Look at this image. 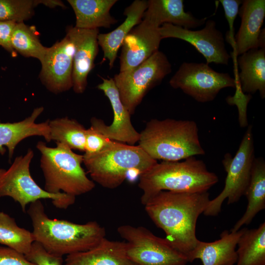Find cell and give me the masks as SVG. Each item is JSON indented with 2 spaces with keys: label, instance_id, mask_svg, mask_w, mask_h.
<instances>
[{
  "label": "cell",
  "instance_id": "d6986e66",
  "mask_svg": "<svg viewBox=\"0 0 265 265\" xmlns=\"http://www.w3.org/2000/svg\"><path fill=\"white\" fill-rule=\"evenodd\" d=\"M126 241L104 238L95 247L67 255L64 265H137L128 257Z\"/></svg>",
  "mask_w": 265,
  "mask_h": 265
},
{
  "label": "cell",
  "instance_id": "d6a6232c",
  "mask_svg": "<svg viewBox=\"0 0 265 265\" xmlns=\"http://www.w3.org/2000/svg\"><path fill=\"white\" fill-rule=\"evenodd\" d=\"M223 8L225 16L228 22L229 30L226 34L227 42L229 43L233 48L235 43L234 32V23L238 14L239 6L242 1L239 0H220Z\"/></svg>",
  "mask_w": 265,
  "mask_h": 265
},
{
  "label": "cell",
  "instance_id": "3957f363",
  "mask_svg": "<svg viewBox=\"0 0 265 265\" xmlns=\"http://www.w3.org/2000/svg\"><path fill=\"white\" fill-rule=\"evenodd\" d=\"M138 142L156 160L178 161L205 154L197 125L190 120L152 119L140 133Z\"/></svg>",
  "mask_w": 265,
  "mask_h": 265
},
{
  "label": "cell",
  "instance_id": "1f68e13d",
  "mask_svg": "<svg viewBox=\"0 0 265 265\" xmlns=\"http://www.w3.org/2000/svg\"><path fill=\"white\" fill-rule=\"evenodd\" d=\"M111 141L90 126L86 130L84 155H91L100 152Z\"/></svg>",
  "mask_w": 265,
  "mask_h": 265
},
{
  "label": "cell",
  "instance_id": "6da1fadb",
  "mask_svg": "<svg viewBox=\"0 0 265 265\" xmlns=\"http://www.w3.org/2000/svg\"><path fill=\"white\" fill-rule=\"evenodd\" d=\"M210 201L208 191L163 190L151 198L144 206L151 219L164 232L165 238L188 260L200 241L196 236L197 219Z\"/></svg>",
  "mask_w": 265,
  "mask_h": 265
},
{
  "label": "cell",
  "instance_id": "9c48e42d",
  "mask_svg": "<svg viewBox=\"0 0 265 265\" xmlns=\"http://www.w3.org/2000/svg\"><path fill=\"white\" fill-rule=\"evenodd\" d=\"M171 72V63L159 50L138 66L114 76L120 99L131 114L134 113L147 92Z\"/></svg>",
  "mask_w": 265,
  "mask_h": 265
},
{
  "label": "cell",
  "instance_id": "2e32d148",
  "mask_svg": "<svg viewBox=\"0 0 265 265\" xmlns=\"http://www.w3.org/2000/svg\"><path fill=\"white\" fill-rule=\"evenodd\" d=\"M66 35L75 48L72 72L73 89L76 93L85 90L87 76L94 67V60L99 52V29H83L69 26Z\"/></svg>",
  "mask_w": 265,
  "mask_h": 265
},
{
  "label": "cell",
  "instance_id": "52a82bcc",
  "mask_svg": "<svg viewBox=\"0 0 265 265\" xmlns=\"http://www.w3.org/2000/svg\"><path fill=\"white\" fill-rule=\"evenodd\" d=\"M33 157V150L29 148L24 156L16 157L8 169L0 168V197H11L19 204L23 212L28 204L42 199H51L56 208L61 209L74 204L76 197L49 193L35 182L30 172Z\"/></svg>",
  "mask_w": 265,
  "mask_h": 265
},
{
  "label": "cell",
  "instance_id": "ffe728a7",
  "mask_svg": "<svg viewBox=\"0 0 265 265\" xmlns=\"http://www.w3.org/2000/svg\"><path fill=\"white\" fill-rule=\"evenodd\" d=\"M244 229L231 233L225 230L220 234V238L213 242L200 240L189 258V262L200 259L203 265H235L238 259L236 248Z\"/></svg>",
  "mask_w": 265,
  "mask_h": 265
},
{
  "label": "cell",
  "instance_id": "5bb4252c",
  "mask_svg": "<svg viewBox=\"0 0 265 265\" xmlns=\"http://www.w3.org/2000/svg\"><path fill=\"white\" fill-rule=\"evenodd\" d=\"M103 82L97 86L108 99L113 112V120L108 126L96 117L90 120L91 127L106 138L134 145L139 139L140 133L134 129L131 120V114L122 102L113 79L101 77Z\"/></svg>",
  "mask_w": 265,
  "mask_h": 265
},
{
  "label": "cell",
  "instance_id": "8992f818",
  "mask_svg": "<svg viewBox=\"0 0 265 265\" xmlns=\"http://www.w3.org/2000/svg\"><path fill=\"white\" fill-rule=\"evenodd\" d=\"M36 148L41 154L40 167L45 179L44 189L47 192L76 197L95 187L94 182L87 177L81 166L83 155L74 153L61 143L50 147L39 141Z\"/></svg>",
  "mask_w": 265,
  "mask_h": 265
},
{
  "label": "cell",
  "instance_id": "e0dca14e",
  "mask_svg": "<svg viewBox=\"0 0 265 265\" xmlns=\"http://www.w3.org/2000/svg\"><path fill=\"white\" fill-rule=\"evenodd\" d=\"M239 28L235 36L234 55L237 56L260 48L261 27L265 17V0H244L239 7Z\"/></svg>",
  "mask_w": 265,
  "mask_h": 265
},
{
  "label": "cell",
  "instance_id": "4fadbf2b",
  "mask_svg": "<svg viewBox=\"0 0 265 265\" xmlns=\"http://www.w3.org/2000/svg\"><path fill=\"white\" fill-rule=\"evenodd\" d=\"M75 48L66 35L48 50L41 62L40 78L51 92L61 93L73 87L72 72Z\"/></svg>",
  "mask_w": 265,
  "mask_h": 265
},
{
  "label": "cell",
  "instance_id": "f1b7e54d",
  "mask_svg": "<svg viewBox=\"0 0 265 265\" xmlns=\"http://www.w3.org/2000/svg\"><path fill=\"white\" fill-rule=\"evenodd\" d=\"M12 46L25 57L43 60L48 48L40 42L34 26H29L24 22L17 23L13 31Z\"/></svg>",
  "mask_w": 265,
  "mask_h": 265
},
{
  "label": "cell",
  "instance_id": "7c38bea8",
  "mask_svg": "<svg viewBox=\"0 0 265 265\" xmlns=\"http://www.w3.org/2000/svg\"><path fill=\"white\" fill-rule=\"evenodd\" d=\"M162 39L175 38L186 41L193 46L207 61L228 65L231 56L228 53L222 33L212 20H207L200 30H192L170 24H163L159 29Z\"/></svg>",
  "mask_w": 265,
  "mask_h": 265
},
{
  "label": "cell",
  "instance_id": "277c9868",
  "mask_svg": "<svg viewBox=\"0 0 265 265\" xmlns=\"http://www.w3.org/2000/svg\"><path fill=\"white\" fill-rule=\"evenodd\" d=\"M218 181L217 175L209 171L204 162L195 157L182 161H162L139 176L138 186L143 192L141 202L144 205L151 198L163 190L207 192Z\"/></svg>",
  "mask_w": 265,
  "mask_h": 265
},
{
  "label": "cell",
  "instance_id": "4dcf8cb0",
  "mask_svg": "<svg viewBox=\"0 0 265 265\" xmlns=\"http://www.w3.org/2000/svg\"><path fill=\"white\" fill-rule=\"evenodd\" d=\"M25 256L37 265H63L62 257L49 253L36 241L32 243L30 251Z\"/></svg>",
  "mask_w": 265,
  "mask_h": 265
},
{
  "label": "cell",
  "instance_id": "d4e9b609",
  "mask_svg": "<svg viewBox=\"0 0 265 265\" xmlns=\"http://www.w3.org/2000/svg\"><path fill=\"white\" fill-rule=\"evenodd\" d=\"M244 195L248 201L246 210L231 232H236L242 226L249 224L256 214L265 208V161L262 157L255 158L254 160Z\"/></svg>",
  "mask_w": 265,
  "mask_h": 265
},
{
  "label": "cell",
  "instance_id": "ac0fdd59",
  "mask_svg": "<svg viewBox=\"0 0 265 265\" xmlns=\"http://www.w3.org/2000/svg\"><path fill=\"white\" fill-rule=\"evenodd\" d=\"M44 110L42 106L34 109L31 115L25 119L14 123H2L0 120V154L3 155L8 149L10 162L18 144L24 139L33 136H42L51 141L49 121L37 123L36 119Z\"/></svg>",
  "mask_w": 265,
  "mask_h": 265
},
{
  "label": "cell",
  "instance_id": "83f0119b",
  "mask_svg": "<svg viewBox=\"0 0 265 265\" xmlns=\"http://www.w3.org/2000/svg\"><path fill=\"white\" fill-rule=\"evenodd\" d=\"M34 241L32 232L20 227L14 218L0 212V244L25 255Z\"/></svg>",
  "mask_w": 265,
  "mask_h": 265
},
{
  "label": "cell",
  "instance_id": "484cf974",
  "mask_svg": "<svg viewBox=\"0 0 265 265\" xmlns=\"http://www.w3.org/2000/svg\"><path fill=\"white\" fill-rule=\"evenodd\" d=\"M237 246L236 265H265V223L256 229L245 228Z\"/></svg>",
  "mask_w": 265,
  "mask_h": 265
},
{
  "label": "cell",
  "instance_id": "44dd1931",
  "mask_svg": "<svg viewBox=\"0 0 265 265\" xmlns=\"http://www.w3.org/2000/svg\"><path fill=\"white\" fill-rule=\"evenodd\" d=\"M147 6V0H134L125 9L124 15L126 16V18L121 25L111 32L98 34V44L104 52L103 62L107 59L110 69L114 66L118 52L125 38L141 22Z\"/></svg>",
  "mask_w": 265,
  "mask_h": 265
},
{
  "label": "cell",
  "instance_id": "5b68a950",
  "mask_svg": "<svg viewBox=\"0 0 265 265\" xmlns=\"http://www.w3.org/2000/svg\"><path fill=\"white\" fill-rule=\"evenodd\" d=\"M83 156L92 180L109 189L119 186L131 171L140 176L158 163L139 146L112 140L100 152Z\"/></svg>",
  "mask_w": 265,
  "mask_h": 265
},
{
  "label": "cell",
  "instance_id": "9a60e30c",
  "mask_svg": "<svg viewBox=\"0 0 265 265\" xmlns=\"http://www.w3.org/2000/svg\"><path fill=\"white\" fill-rule=\"evenodd\" d=\"M159 27L143 17L125 38L119 56L120 72L131 70L159 51L162 40Z\"/></svg>",
  "mask_w": 265,
  "mask_h": 265
},
{
  "label": "cell",
  "instance_id": "f546056e",
  "mask_svg": "<svg viewBox=\"0 0 265 265\" xmlns=\"http://www.w3.org/2000/svg\"><path fill=\"white\" fill-rule=\"evenodd\" d=\"M33 0H0V21L24 22L34 14Z\"/></svg>",
  "mask_w": 265,
  "mask_h": 265
},
{
  "label": "cell",
  "instance_id": "7402d4cb",
  "mask_svg": "<svg viewBox=\"0 0 265 265\" xmlns=\"http://www.w3.org/2000/svg\"><path fill=\"white\" fill-rule=\"evenodd\" d=\"M143 17L160 27L170 24L191 29L204 25L207 18L198 19L186 12L183 0H149Z\"/></svg>",
  "mask_w": 265,
  "mask_h": 265
},
{
  "label": "cell",
  "instance_id": "ba28073f",
  "mask_svg": "<svg viewBox=\"0 0 265 265\" xmlns=\"http://www.w3.org/2000/svg\"><path fill=\"white\" fill-rule=\"evenodd\" d=\"M252 125L248 126L238 149L232 157L225 155L222 164L227 173L224 187L215 198L210 201L203 213L206 216H216L221 211L223 201L228 204L238 202L244 195L251 177L253 163L255 158Z\"/></svg>",
  "mask_w": 265,
  "mask_h": 265
},
{
  "label": "cell",
  "instance_id": "8fae6325",
  "mask_svg": "<svg viewBox=\"0 0 265 265\" xmlns=\"http://www.w3.org/2000/svg\"><path fill=\"white\" fill-rule=\"evenodd\" d=\"M169 84L200 103L213 101L223 88L237 87V80L228 73L216 72L207 63L186 62L171 78Z\"/></svg>",
  "mask_w": 265,
  "mask_h": 265
},
{
  "label": "cell",
  "instance_id": "cb8c5ba5",
  "mask_svg": "<svg viewBox=\"0 0 265 265\" xmlns=\"http://www.w3.org/2000/svg\"><path fill=\"white\" fill-rule=\"evenodd\" d=\"M76 15L75 27L83 29L110 28L117 20L110 10L116 0H68Z\"/></svg>",
  "mask_w": 265,
  "mask_h": 265
},
{
  "label": "cell",
  "instance_id": "e575fe53",
  "mask_svg": "<svg viewBox=\"0 0 265 265\" xmlns=\"http://www.w3.org/2000/svg\"><path fill=\"white\" fill-rule=\"evenodd\" d=\"M17 23L13 21H0V46L15 55L11 39L13 30Z\"/></svg>",
  "mask_w": 265,
  "mask_h": 265
},
{
  "label": "cell",
  "instance_id": "d590c367",
  "mask_svg": "<svg viewBox=\"0 0 265 265\" xmlns=\"http://www.w3.org/2000/svg\"><path fill=\"white\" fill-rule=\"evenodd\" d=\"M34 3L35 6H37L38 4L42 3L45 5L46 6H48L49 7L51 8H53L56 6H59L62 7H65V6L62 2V1L60 0H34Z\"/></svg>",
  "mask_w": 265,
  "mask_h": 265
},
{
  "label": "cell",
  "instance_id": "836d02e7",
  "mask_svg": "<svg viewBox=\"0 0 265 265\" xmlns=\"http://www.w3.org/2000/svg\"><path fill=\"white\" fill-rule=\"evenodd\" d=\"M0 265H37L25 255L7 247L0 246Z\"/></svg>",
  "mask_w": 265,
  "mask_h": 265
},
{
  "label": "cell",
  "instance_id": "30bf717a",
  "mask_svg": "<svg viewBox=\"0 0 265 265\" xmlns=\"http://www.w3.org/2000/svg\"><path fill=\"white\" fill-rule=\"evenodd\" d=\"M117 232L127 243L128 257L137 265H186L187 257L166 238L158 237L142 226L118 227Z\"/></svg>",
  "mask_w": 265,
  "mask_h": 265
},
{
  "label": "cell",
  "instance_id": "603a6c76",
  "mask_svg": "<svg viewBox=\"0 0 265 265\" xmlns=\"http://www.w3.org/2000/svg\"><path fill=\"white\" fill-rule=\"evenodd\" d=\"M240 69L237 80L243 93L259 92L265 98V48L253 49L240 55L238 58Z\"/></svg>",
  "mask_w": 265,
  "mask_h": 265
},
{
  "label": "cell",
  "instance_id": "4316f807",
  "mask_svg": "<svg viewBox=\"0 0 265 265\" xmlns=\"http://www.w3.org/2000/svg\"><path fill=\"white\" fill-rule=\"evenodd\" d=\"M49 126L51 141L84 152L86 129L78 121L68 117L58 118L49 120Z\"/></svg>",
  "mask_w": 265,
  "mask_h": 265
},
{
  "label": "cell",
  "instance_id": "7a4b0ae2",
  "mask_svg": "<svg viewBox=\"0 0 265 265\" xmlns=\"http://www.w3.org/2000/svg\"><path fill=\"white\" fill-rule=\"evenodd\" d=\"M27 212L35 241L55 255L62 257L89 250L106 238L105 229L96 221L77 224L49 217L41 200L30 203Z\"/></svg>",
  "mask_w": 265,
  "mask_h": 265
}]
</instances>
